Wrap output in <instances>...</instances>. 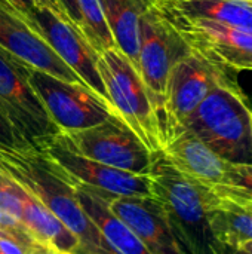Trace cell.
<instances>
[{
  "label": "cell",
  "instance_id": "1",
  "mask_svg": "<svg viewBox=\"0 0 252 254\" xmlns=\"http://www.w3.org/2000/svg\"><path fill=\"white\" fill-rule=\"evenodd\" d=\"M0 170L39 199L80 243L82 254H117L80 205L73 185L34 147L0 144Z\"/></svg>",
  "mask_w": 252,
  "mask_h": 254
},
{
  "label": "cell",
  "instance_id": "2",
  "mask_svg": "<svg viewBox=\"0 0 252 254\" xmlns=\"http://www.w3.org/2000/svg\"><path fill=\"white\" fill-rule=\"evenodd\" d=\"M151 198L159 204L177 244L184 254H223L209 220L211 186L181 174L160 152L153 155L149 171Z\"/></svg>",
  "mask_w": 252,
  "mask_h": 254
},
{
  "label": "cell",
  "instance_id": "3",
  "mask_svg": "<svg viewBox=\"0 0 252 254\" xmlns=\"http://www.w3.org/2000/svg\"><path fill=\"white\" fill-rule=\"evenodd\" d=\"M184 128L224 161L252 165V107L233 74L226 76L208 94L186 119Z\"/></svg>",
  "mask_w": 252,
  "mask_h": 254
},
{
  "label": "cell",
  "instance_id": "4",
  "mask_svg": "<svg viewBox=\"0 0 252 254\" xmlns=\"http://www.w3.org/2000/svg\"><path fill=\"white\" fill-rule=\"evenodd\" d=\"M98 70L110 104L151 153L162 150L156 113L137 67L117 48L98 54Z\"/></svg>",
  "mask_w": 252,
  "mask_h": 254
},
{
  "label": "cell",
  "instance_id": "5",
  "mask_svg": "<svg viewBox=\"0 0 252 254\" xmlns=\"http://www.w3.org/2000/svg\"><path fill=\"white\" fill-rule=\"evenodd\" d=\"M190 52L186 42L149 3L140 21V52L138 71L149 91L160 134L162 147L165 144V98L168 77L174 64Z\"/></svg>",
  "mask_w": 252,
  "mask_h": 254
},
{
  "label": "cell",
  "instance_id": "6",
  "mask_svg": "<svg viewBox=\"0 0 252 254\" xmlns=\"http://www.w3.org/2000/svg\"><path fill=\"white\" fill-rule=\"evenodd\" d=\"M53 137L77 155L117 170L146 176L151 168L154 153L117 116L85 129L59 131Z\"/></svg>",
  "mask_w": 252,
  "mask_h": 254
},
{
  "label": "cell",
  "instance_id": "7",
  "mask_svg": "<svg viewBox=\"0 0 252 254\" xmlns=\"http://www.w3.org/2000/svg\"><path fill=\"white\" fill-rule=\"evenodd\" d=\"M30 83L58 132L98 125L117 112L83 83H73L30 67Z\"/></svg>",
  "mask_w": 252,
  "mask_h": 254
},
{
  "label": "cell",
  "instance_id": "8",
  "mask_svg": "<svg viewBox=\"0 0 252 254\" xmlns=\"http://www.w3.org/2000/svg\"><path fill=\"white\" fill-rule=\"evenodd\" d=\"M28 73L30 65L0 46V106L21 137L36 149L58 129L34 92Z\"/></svg>",
  "mask_w": 252,
  "mask_h": 254
},
{
  "label": "cell",
  "instance_id": "9",
  "mask_svg": "<svg viewBox=\"0 0 252 254\" xmlns=\"http://www.w3.org/2000/svg\"><path fill=\"white\" fill-rule=\"evenodd\" d=\"M229 74L232 70L221 68L192 51L174 64L165 98V144L183 131L186 119Z\"/></svg>",
  "mask_w": 252,
  "mask_h": 254
},
{
  "label": "cell",
  "instance_id": "10",
  "mask_svg": "<svg viewBox=\"0 0 252 254\" xmlns=\"http://www.w3.org/2000/svg\"><path fill=\"white\" fill-rule=\"evenodd\" d=\"M162 16L180 34L192 52L226 70H252V33L250 31L206 19L178 15Z\"/></svg>",
  "mask_w": 252,
  "mask_h": 254
},
{
  "label": "cell",
  "instance_id": "11",
  "mask_svg": "<svg viewBox=\"0 0 252 254\" xmlns=\"http://www.w3.org/2000/svg\"><path fill=\"white\" fill-rule=\"evenodd\" d=\"M71 185L95 188L119 196L151 198L149 174H134L88 159L62 146L53 135L36 147Z\"/></svg>",
  "mask_w": 252,
  "mask_h": 254
},
{
  "label": "cell",
  "instance_id": "12",
  "mask_svg": "<svg viewBox=\"0 0 252 254\" xmlns=\"http://www.w3.org/2000/svg\"><path fill=\"white\" fill-rule=\"evenodd\" d=\"M21 16L40 33L55 54L83 80L91 91L108 101L107 91L98 70V52L73 24L64 19L50 6H40Z\"/></svg>",
  "mask_w": 252,
  "mask_h": 254
},
{
  "label": "cell",
  "instance_id": "13",
  "mask_svg": "<svg viewBox=\"0 0 252 254\" xmlns=\"http://www.w3.org/2000/svg\"><path fill=\"white\" fill-rule=\"evenodd\" d=\"M0 46L31 68L67 82L83 83V80L55 54L40 33L6 0H0Z\"/></svg>",
  "mask_w": 252,
  "mask_h": 254
},
{
  "label": "cell",
  "instance_id": "14",
  "mask_svg": "<svg viewBox=\"0 0 252 254\" xmlns=\"http://www.w3.org/2000/svg\"><path fill=\"white\" fill-rule=\"evenodd\" d=\"M95 190L105 205L131 228L150 254H184L153 198L119 196L100 189Z\"/></svg>",
  "mask_w": 252,
  "mask_h": 254
},
{
  "label": "cell",
  "instance_id": "15",
  "mask_svg": "<svg viewBox=\"0 0 252 254\" xmlns=\"http://www.w3.org/2000/svg\"><path fill=\"white\" fill-rule=\"evenodd\" d=\"M162 153L186 177L205 186L224 185L230 162L218 156L192 131L184 128L163 146Z\"/></svg>",
  "mask_w": 252,
  "mask_h": 254
},
{
  "label": "cell",
  "instance_id": "16",
  "mask_svg": "<svg viewBox=\"0 0 252 254\" xmlns=\"http://www.w3.org/2000/svg\"><path fill=\"white\" fill-rule=\"evenodd\" d=\"M208 220L223 249H239L252 241V208L224 185L211 186Z\"/></svg>",
  "mask_w": 252,
  "mask_h": 254
},
{
  "label": "cell",
  "instance_id": "17",
  "mask_svg": "<svg viewBox=\"0 0 252 254\" xmlns=\"http://www.w3.org/2000/svg\"><path fill=\"white\" fill-rule=\"evenodd\" d=\"M162 15L206 19L252 33L251 0H147Z\"/></svg>",
  "mask_w": 252,
  "mask_h": 254
},
{
  "label": "cell",
  "instance_id": "18",
  "mask_svg": "<svg viewBox=\"0 0 252 254\" xmlns=\"http://www.w3.org/2000/svg\"><path fill=\"white\" fill-rule=\"evenodd\" d=\"M80 205L117 254H150L131 228L120 220L94 188L73 185Z\"/></svg>",
  "mask_w": 252,
  "mask_h": 254
},
{
  "label": "cell",
  "instance_id": "19",
  "mask_svg": "<svg viewBox=\"0 0 252 254\" xmlns=\"http://www.w3.org/2000/svg\"><path fill=\"white\" fill-rule=\"evenodd\" d=\"M101 3L116 48L138 70L140 21L147 0H101Z\"/></svg>",
  "mask_w": 252,
  "mask_h": 254
},
{
  "label": "cell",
  "instance_id": "20",
  "mask_svg": "<svg viewBox=\"0 0 252 254\" xmlns=\"http://www.w3.org/2000/svg\"><path fill=\"white\" fill-rule=\"evenodd\" d=\"M77 4L82 19V34L89 45L98 54L105 49L116 48L114 39L105 21L101 0H77Z\"/></svg>",
  "mask_w": 252,
  "mask_h": 254
},
{
  "label": "cell",
  "instance_id": "21",
  "mask_svg": "<svg viewBox=\"0 0 252 254\" xmlns=\"http://www.w3.org/2000/svg\"><path fill=\"white\" fill-rule=\"evenodd\" d=\"M224 186H230L252 195V165L230 164L226 174Z\"/></svg>",
  "mask_w": 252,
  "mask_h": 254
},
{
  "label": "cell",
  "instance_id": "22",
  "mask_svg": "<svg viewBox=\"0 0 252 254\" xmlns=\"http://www.w3.org/2000/svg\"><path fill=\"white\" fill-rule=\"evenodd\" d=\"M0 144L9 147H31L18 132L3 107L0 106Z\"/></svg>",
  "mask_w": 252,
  "mask_h": 254
},
{
  "label": "cell",
  "instance_id": "23",
  "mask_svg": "<svg viewBox=\"0 0 252 254\" xmlns=\"http://www.w3.org/2000/svg\"><path fill=\"white\" fill-rule=\"evenodd\" d=\"M56 3L64 12V15L68 18V21L82 33V19H80L77 0H56Z\"/></svg>",
  "mask_w": 252,
  "mask_h": 254
},
{
  "label": "cell",
  "instance_id": "24",
  "mask_svg": "<svg viewBox=\"0 0 252 254\" xmlns=\"http://www.w3.org/2000/svg\"><path fill=\"white\" fill-rule=\"evenodd\" d=\"M6 1L10 3L21 15L30 13V12H33L34 9H37L40 6H50L53 9V6L49 3V0H6Z\"/></svg>",
  "mask_w": 252,
  "mask_h": 254
},
{
  "label": "cell",
  "instance_id": "25",
  "mask_svg": "<svg viewBox=\"0 0 252 254\" xmlns=\"http://www.w3.org/2000/svg\"><path fill=\"white\" fill-rule=\"evenodd\" d=\"M25 254H56V252L52 250L50 247L45 246V244L37 243V244H34L31 249H28V252Z\"/></svg>",
  "mask_w": 252,
  "mask_h": 254
},
{
  "label": "cell",
  "instance_id": "26",
  "mask_svg": "<svg viewBox=\"0 0 252 254\" xmlns=\"http://www.w3.org/2000/svg\"><path fill=\"white\" fill-rule=\"evenodd\" d=\"M227 188H230V186H227ZM230 190L244 202V204H247L250 208H252V195L251 193H247V192H242V190H238V189H235V188H230Z\"/></svg>",
  "mask_w": 252,
  "mask_h": 254
},
{
  "label": "cell",
  "instance_id": "27",
  "mask_svg": "<svg viewBox=\"0 0 252 254\" xmlns=\"http://www.w3.org/2000/svg\"><path fill=\"white\" fill-rule=\"evenodd\" d=\"M235 250H238L241 254H252V241L245 243L244 246H241L239 249H235Z\"/></svg>",
  "mask_w": 252,
  "mask_h": 254
},
{
  "label": "cell",
  "instance_id": "28",
  "mask_svg": "<svg viewBox=\"0 0 252 254\" xmlns=\"http://www.w3.org/2000/svg\"><path fill=\"white\" fill-rule=\"evenodd\" d=\"M49 3H50V4L53 6V9H55V10H56V12H58V13H59V15H61V16H62L64 19H67V21H68V18H67V16L64 15V12H62V10H61V7L58 6L56 0H49ZM68 22H70V21H68ZM70 24H71V22H70Z\"/></svg>",
  "mask_w": 252,
  "mask_h": 254
},
{
  "label": "cell",
  "instance_id": "29",
  "mask_svg": "<svg viewBox=\"0 0 252 254\" xmlns=\"http://www.w3.org/2000/svg\"><path fill=\"white\" fill-rule=\"evenodd\" d=\"M223 254H241L238 250H235V249H224L223 250Z\"/></svg>",
  "mask_w": 252,
  "mask_h": 254
},
{
  "label": "cell",
  "instance_id": "30",
  "mask_svg": "<svg viewBox=\"0 0 252 254\" xmlns=\"http://www.w3.org/2000/svg\"><path fill=\"white\" fill-rule=\"evenodd\" d=\"M56 254H61V253H56Z\"/></svg>",
  "mask_w": 252,
  "mask_h": 254
},
{
  "label": "cell",
  "instance_id": "31",
  "mask_svg": "<svg viewBox=\"0 0 252 254\" xmlns=\"http://www.w3.org/2000/svg\"><path fill=\"white\" fill-rule=\"evenodd\" d=\"M0 254H3V253H0Z\"/></svg>",
  "mask_w": 252,
  "mask_h": 254
},
{
  "label": "cell",
  "instance_id": "32",
  "mask_svg": "<svg viewBox=\"0 0 252 254\" xmlns=\"http://www.w3.org/2000/svg\"><path fill=\"white\" fill-rule=\"evenodd\" d=\"M251 1H252V0H251Z\"/></svg>",
  "mask_w": 252,
  "mask_h": 254
}]
</instances>
